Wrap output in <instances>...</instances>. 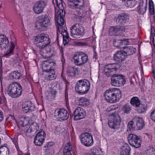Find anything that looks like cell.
Listing matches in <instances>:
<instances>
[{
    "mask_svg": "<svg viewBox=\"0 0 155 155\" xmlns=\"http://www.w3.org/2000/svg\"><path fill=\"white\" fill-rule=\"evenodd\" d=\"M3 119V116L2 112L0 111V122H1Z\"/></svg>",
    "mask_w": 155,
    "mask_h": 155,
    "instance_id": "44",
    "label": "cell"
},
{
    "mask_svg": "<svg viewBox=\"0 0 155 155\" xmlns=\"http://www.w3.org/2000/svg\"><path fill=\"white\" fill-rule=\"evenodd\" d=\"M9 150L8 148L5 146L0 147V155H9Z\"/></svg>",
    "mask_w": 155,
    "mask_h": 155,
    "instance_id": "35",
    "label": "cell"
},
{
    "mask_svg": "<svg viewBox=\"0 0 155 155\" xmlns=\"http://www.w3.org/2000/svg\"><path fill=\"white\" fill-rule=\"evenodd\" d=\"M128 140L129 144L134 147L139 148L141 146V139L135 134H130L128 137Z\"/></svg>",
    "mask_w": 155,
    "mask_h": 155,
    "instance_id": "11",
    "label": "cell"
},
{
    "mask_svg": "<svg viewBox=\"0 0 155 155\" xmlns=\"http://www.w3.org/2000/svg\"><path fill=\"white\" fill-rule=\"evenodd\" d=\"M50 23V18L48 15H42L38 18L36 22V28L38 30H46Z\"/></svg>",
    "mask_w": 155,
    "mask_h": 155,
    "instance_id": "2",
    "label": "cell"
},
{
    "mask_svg": "<svg viewBox=\"0 0 155 155\" xmlns=\"http://www.w3.org/2000/svg\"><path fill=\"white\" fill-rule=\"evenodd\" d=\"M121 119L119 115L114 113L110 115L108 120L109 126L113 129L118 128L120 125Z\"/></svg>",
    "mask_w": 155,
    "mask_h": 155,
    "instance_id": "7",
    "label": "cell"
},
{
    "mask_svg": "<svg viewBox=\"0 0 155 155\" xmlns=\"http://www.w3.org/2000/svg\"><path fill=\"white\" fill-rule=\"evenodd\" d=\"M1 102H2L1 98V97H0V104H1Z\"/></svg>",
    "mask_w": 155,
    "mask_h": 155,
    "instance_id": "45",
    "label": "cell"
},
{
    "mask_svg": "<svg viewBox=\"0 0 155 155\" xmlns=\"http://www.w3.org/2000/svg\"><path fill=\"white\" fill-rule=\"evenodd\" d=\"M129 20V16L126 14H122L119 15L116 20L117 23L120 25L126 24Z\"/></svg>",
    "mask_w": 155,
    "mask_h": 155,
    "instance_id": "25",
    "label": "cell"
},
{
    "mask_svg": "<svg viewBox=\"0 0 155 155\" xmlns=\"http://www.w3.org/2000/svg\"><path fill=\"white\" fill-rule=\"evenodd\" d=\"M81 143L87 147H90L93 144V139L92 136L89 133H84L80 137Z\"/></svg>",
    "mask_w": 155,
    "mask_h": 155,
    "instance_id": "14",
    "label": "cell"
},
{
    "mask_svg": "<svg viewBox=\"0 0 155 155\" xmlns=\"http://www.w3.org/2000/svg\"><path fill=\"white\" fill-rule=\"evenodd\" d=\"M62 35L63 36V43L65 45H67L69 42V38L67 32L65 31L62 32Z\"/></svg>",
    "mask_w": 155,
    "mask_h": 155,
    "instance_id": "37",
    "label": "cell"
},
{
    "mask_svg": "<svg viewBox=\"0 0 155 155\" xmlns=\"http://www.w3.org/2000/svg\"><path fill=\"white\" fill-rule=\"evenodd\" d=\"M130 151V148L127 144H124L120 149V154L121 155H129Z\"/></svg>",
    "mask_w": 155,
    "mask_h": 155,
    "instance_id": "30",
    "label": "cell"
},
{
    "mask_svg": "<svg viewBox=\"0 0 155 155\" xmlns=\"http://www.w3.org/2000/svg\"><path fill=\"white\" fill-rule=\"evenodd\" d=\"M1 138H0V144H1Z\"/></svg>",
    "mask_w": 155,
    "mask_h": 155,
    "instance_id": "46",
    "label": "cell"
},
{
    "mask_svg": "<svg viewBox=\"0 0 155 155\" xmlns=\"http://www.w3.org/2000/svg\"><path fill=\"white\" fill-rule=\"evenodd\" d=\"M8 92L12 97H18L21 95L22 88L18 83H13L9 86Z\"/></svg>",
    "mask_w": 155,
    "mask_h": 155,
    "instance_id": "6",
    "label": "cell"
},
{
    "mask_svg": "<svg viewBox=\"0 0 155 155\" xmlns=\"http://www.w3.org/2000/svg\"><path fill=\"white\" fill-rule=\"evenodd\" d=\"M35 109V106L31 101H25L22 105V110L25 113L32 112V111H34Z\"/></svg>",
    "mask_w": 155,
    "mask_h": 155,
    "instance_id": "20",
    "label": "cell"
},
{
    "mask_svg": "<svg viewBox=\"0 0 155 155\" xmlns=\"http://www.w3.org/2000/svg\"><path fill=\"white\" fill-rule=\"evenodd\" d=\"M46 137V133L44 130H41L38 133L34 139V143L38 146L42 145Z\"/></svg>",
    "mask_w": 155,
    "mask_h": 155,
    "instance_id": "17",
    "label": "cell"
},
{
    "mask_svg": "<svg viewBox=\"0 0 155 155\" xmlns=\"http://www.w3.org/2000/svg\"><path fill=\"white\" fill-rule=\"evenodd\" d=\"M72 147L70 143H68L65 146L64 149V155H71Z\"/></svg>",
    "mask_w": 155,
    "mask_h": 155,
    "instance_id": "32",
    "label": "cell"
},
{
    "mask_svg": "<svg viewBox=\"0 0 155 155\" xmlns=\"http://www.w3.org/2000/svg\"><path fill=\"white\" fill-rule=\"evenodd\" d=\"M45 73L46 78L49 80L54 79L56 78V74L54 71H51L48 72H45Z\"/></svg>",
    "mask_w": 155,
    "mask_h": 155,
    "instance_id": "31",
    "label": "cell"
},
{
    "mask_svg": "<svg viewBox=\"0 0 155 155\" xmlns=\"http://www.w3.org/2000/svg\"><path fill=\"white\" fill-rule=\"evenodd\" d=\"M12 77L13 78L18 79L20 78L21 77V74L20 72L18 71H13V72L12 73Z\"/></svg>",
    "mask_w": 155,
    "mask_h": 155,
    "instance_id": "38",
    "label": "cell"
},
{
    "mask_svg": "<svg viewBox=\"0 0 155 155\" xmlns=\"http://www.w3.org/2000/svg\"><path fill=\"white\" fill-rule=\"evenodd\" d=\"M54 54V48L51 46H47L41 51V56L45 58H51Z\"/></svg>",
    "mask_w": 155,
    "mask_h": 155,
    "instance_id": "16",
    "label": "cell"
},
{
    "mask_svg": "<svg viewBox=\"0 0 155 155\" xmlns=\"http://www.w3.org/2000/svg\"><path fill=\"white\" fill-rule=\"evenodd\" d=\"M56 63L52 60H48L44 61L41 65L42 70L44 71V72H48L51 71H54Z\"/></svg>",
    "mask_w": 155,
    "mask_h": 155,
    "instance_id": "15",
    "label": "cell"
},
{
    "mask_svg": "<svg viewBox=\"0 0 155 155\" xmlns=\"http://www.w3.org/2000/svg\"><path fill=\"white\" fill-rule=\"evenodd\" d=\"M120 66L117 64H110L107 65L104 68V71L107 76H113L117 71L119 70Z\"/></svg>",
    "mask_w": 155,
    "mask_h": 155,
    "instance_id": "12",
    "label": "cell"
},
{
    "mask_svg": "<svg viewBox=\"0 0 155 155\" xmlns=\"http://www.w3.org/2000/svg\"><path fill=\"white\" fill-rule=\"evenodd\" d=\"M125 4L127 5V7L131 8V7H134L136 4V1H125Z\"/></svg>",
    "mask_w": 155,
    "mask_h": 155,
    "instance_id": "40",
    "label": "cell"
},
{
    "mask_svg": "<svg viewBox=\"0 0 155 155\" xmlns=\"http://www.w3.org/2000/svg\"><path fill=\"white\" fill-rule=\"evenodd\" d=\"M130 104L134 107H137L140 105V101L139 99L137 97H134L130 100Z\"/></svg>",
    "mask_w": 155,
    "mask_h": 155,
    "instance_id": "33",
    "label": "cell"
},
{
    "mask_svg": "<svg viewBox=\"0 0 155 155\" xmlns=\"http://www.w3.org/2000/svg\"><path fill=\"white\" fill-rule=\"evenodd\" d=\"M121 92L117 88H111L105 92L104 97L107 101L109 103H116L121 98Z\"/></svg>",
    "mask_w": 155,
    "mask_h": 155,
    "instance_id": "1",
    "label": "cell"
},
{
    "mask_svg": "<svg viewBox=\"0 0 155 155\" xmlns=\"http://www.w3.org/2000/svg\"><path fill=\"white\" fill-rule=\"evenodd\" d=\"M38 129L39 126L38 123L34 122L26 131V134L28 137H32L36 134Z\"/></svg>",
    "mask_w": 155,
    "mask_h": 155,
    "instance_id": "21",
    "label": "cell"
},
{
    "mask_svg": "<svg viewBox=\"0 0 155 155\" xmlns=\"http://www.w3.org/2000/svg\"><path fill=\"white\" fill-rule=\"evenodd\" d=\"M123 110L126 113H129L130 111V107L128 105H126L123 107Z\"/></svg>",
    "mask_w": 155,
    "mask_h": 155,
    "instance_id": "42",
    "label": "cell"
},
{
    "mask_svg": "<svg viewBox=\"0 0 155 155\" xmlns=\"http://www.w3.org/2000/svg\"><path fill=\"white\" fill-rule=\"evenodd\" d=\"M122 51L125 52L127 56L132 55L133 53L136 52V49L133 47H126L123 48L122 49Z\"/></svg>",
    "mask_w": 155,
    "mask_h": 155,
    "instance_id": "29",
    "label": "cell"
},
{
    "mask_svg": "<svg viewBox=\"0 0 155 155\" xmlns=\"http://www.w3.org/2000/svg\"><path fill=\"white\" fill-rule=\"evenodd\" d=\"M74 62L76 65L80 66L87 62L88 60L87 56L84 52H77L73 58Z\"/></svg>",
    "mask_w": 155,
    "mask_h": 155,
    "instance_id": "9",
    "label": "cell"
},
{
    "mask_svg": "<svg viewBox=\"0 0 155 155\" xmlns=\"http://www.w3.org/2000/svg\"><path fill=\"white\" fill-rule=\"evenodd\" d=\"M155 110H154L151 114V119L154 121H155Z\"/></svg>",
    "mask_w": 155,
    "mask_h": 155,
    "instance_id": "43",
    "label": "cell"
},
{
    "mask_svg": "<svg viewBox=\"0 0 155 155\" xmlns=\"http://www.w3.org/2000/svg\"><path fill=\"white\" fill-rule=\"evenodd\" d=\"M20 123L22 126H25L29 123V119L26 117H22L20 119Z\"/></svg>",
    "mask_w": 155,
    "mask_h": 155,
    "instance_id": "36",
    "label": "cell"
},
{
    "mask_svg": "<svg viewBox=\"0 0 155 155\" xmlns=\"http://www.w3.org/2000/svg\"><path fill=\"white\" fill-rule=\"evenodd\" d=\"M90 86V84L88 81L86 79L81 80L78 81L76 84L75 90L79 94H84L88 91Z\"/></svg>",
    "mask_w": 155,
    "mask_h": 155,
    "instance_id": "5",
    "label": "cell"
},
{
    "mask_svg": "<svg viewBox=\"0 0 155 155\" xmlns=\"http://www.w3.org/2000/svg\"><path fill=\"white\" fill-rule=\"evenodd\" d=\"M85 30L80 24H76L71 27V34L73 38H78L84 35Z\"/></svg>",
    "mask_w": 155,
    "mask_h": 155,
    "instance_id": "8",
    "label": "cell"
},
{
    "mask_svg": "<svg viewBox=\"0 0 155 155\" xmlns=\"http://www.w3.org/2000/svg\"><path fill=\"white\" fill-rule=\"evenodd\" d=\"M9 41L8 38L5 35H0V47L2 49H6L8 48Z\"/></svg>",
    "mask_w": 155,
    "mask_h": 155,
    "instance_id": "24",
    "label": "cell"
},
{
    "mask_svg": "<svg viewBox=\"0 0 155 155\" xmlns=\"http://www.w3.org/2000/svg\"><path fill=\"white\" fill-rule=\"evenodd\" d=\"M124 30V28L122 27H112L110 29L109 33L111 36H117L122 34Z\"/></svg>",
    "mask_w": 155,
    "mask_h": 155,
    "instance_id": "23",
    "label": "cell"
},
{
    "mask_svg": "<svg viewBox=\"0 0 155 155\" xmlns=\"http://www.w3.org/2000/svg\"><path fill=\"white\" fill-rule=\"evenodd\" d=\"M150 12L151 15H152L154 13V7H153V3L152 1L150 2Z\"/></svg>",
    "mask_w": 155,
    "mask_h": 155,
    "instance_id": "41",
    "label": "cell"
},
{
    "mask_svg": "<svg viewBox=\"0 0 155 155\" xmlns=\"http://www.w3.org/2000/svg\"><path fill=\"white\" fill-rule=\"evenodd\" d=\"M86 111L83 109L78 107L74 112V117L75 120H79L84 118L86 116Z\"/></svg>",
    "mask_w": 155,
    "mask_h": 155,
    "instance_id": "19",
    "label": "cell"
},
{
    "mask_svg": "<svg viewBox=\"0 0 155 155\" xmlns=\"http://www.w3.org/2000/svg\"><path fill=\"white\" fill-rule=\"evenodd\" d=\"M144 126V120L140 117H135L129 123L128 128L130 130L142 129Z\"/></svg>",
    "mask_w": 155,
    "mask_h": 155,
    "instance_id": "4",
    "label": "cell"
},
{
    "mask_svg": "<svg viewBox=\"0 0 155 155\" xmlns=\"http://www.w3.org/2000/svg\"><path fill=\"white\" fill-rule=\"evenodd\" d=\"M56 89L55 87H51L49 88L46 92V96L48 99L51 100L54 98L56 95Z\"/></svg>",
    "mask_w": 155,
    "mask_h": 155,
    "instance_id": "26",
    "label": "cell"
},
{
    "mask_svg": "<svg viewBox=\"0 0 155 155\" xmlns=\"http://www.w3.org/2000/svg\"><path fill=\"white\" fill-rule=\"evenodd\" d=\"M54 116L58 120L64 121L68 119L69 114L67 110L64 109L58 108L55 110Z\"/></svg>",
    "mask_w": 155,
    "mask_h": 155,
    "instance_id": "13",
    "label": "cell"
},
{
    "mask_svg": "<svg viewBox=\"0 0 155 155\" xmlns=\"http://www.w3.org/2000/svg\"><path fill=\"white\" fill-rule=\"evenodd\" d=\"M127 56L124 51H117L114 56V60L117 62H121L126 59Z\"/></svg>",
    "mask_w": 155,
    "mask_h": 155,
    "instance_id": "22",
    "label": "cell"
},
{
    "mask_svg": "<svg viewBox=\"0 0 155 155\" xmlns=\"http://www.w3.org/2000/svg\"><path fill=\"white\" fill-rule=\"evenodd\" d=\"M84 2L83 1H70L69 4L71 7L74 8H79L83 6Z\"/></svg>",
    "mask_w": 155,
    "mask_h": 155,
    "instance_id": "28",
    "label": "cell"
},
{
    "mask_svg": "<svg viewBox=\"0 0 155 155\" xmlns=\"http://www.w3.org/2000/svg\"><path fill=\"white\" fill-rule=\"evenodd\" d=\"M64 10L61 11H60V13H59L58 15V21L59 24L60 26H62L64 24V21L63 19V17H64Z\"/></svg>",
    "mask_w": 155,
    "mask_h": 155,
    "instance_id": "34",
    "label": "cell"
},
{
    "mask_svg": "<svg viewBox=\"0 0 155 155\" xmlns=\"http://www.w3.org/2000/svg\"><path fill=\"white\" fill-rule=\"evenodd\" d=\"M128 41L126 40H117L115 41L114 42V45L117 48H123L126 47L128 45Z\"/></svg>",
    "mask_w": 155,
    "mask_h": 155,
    "instance_id": "27",
    "label": "cell"
},
{
    "mask_svg": "<svg viewBox=\"0 0 155 155\" xmlns=\"http://www.w3.org/2000/svg\"><path fill=\"white\" fill-rule=\"evenodd\" d=\"M88 100L85 98H82L79 100V103L80 105L86 106L89 104Z\"/></svg>",
    "mask_w": 155,
    "mask_h": 155,
    "instance_id": "39",
    "label": "cell"
},
{
    "mask_svg": "<svg viewBox=\"0 0 155 155\" xmlns=\"http://www.w3.org/2000/svg\"><path fill=\"white\" fill-rule=\"evenodd\" d=\"M47 5V2L44 1H39L34 5L33 10L35 13L37 14H40L43 12V10L45 9Z\"/></svg>",
    "mask_w": 155,
    "mask_h": 155,
    "instance_id": "18",
    "label": "cell"
},
{
    "mask_svg": "<svg viewBox=\"0 0 155 155\" xmlns=\"http://www.w3.org/2000/svg\"><path fill=\"white\" fill-rule=\"evenodd\" d=\"M126 82L125 78L123 76L119 74H115L112 76L111 78V84L115 87H121Z\"/></svg>",
    "mask_w": 155,
    "mask_h": 155,
    "instance_id": "10",
    "label": "cell"
},
{
    "mask_svg": "<svg viewBox=\"0 0 155 155\" xmlns=\"http://www.w3.org/2000/svg\"><path fill=\"white\" fill-rule=\"evenodd\" d=\"M35 45L38 48H44L48 46L50 43V39L48 35L41 34L38 35L34 41Z\"/></svg>",
    "mask_w": 155,
    "mask_h": 155,
    "instance_id": "3",
    "label": "cell"
}]
</instances>
